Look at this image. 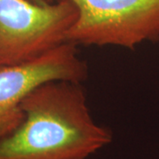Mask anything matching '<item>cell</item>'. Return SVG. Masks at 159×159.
<instances>
[{
  "mask_svg": "<svg viewBox=\"0 0 159 159\" xmlns=\"http://www.w3.org/2000/svg\"><path fill=\"white\" fill-rule=\"evenodd\" d=\"M25 118L0 142V159H89L112 141L94 119L81 83L53 80L22 102Z\"/></svg>",
  "mask_w": 159,
  "mask_h": 159,
  "instance_id": "1",
  "label": "cell"
},
{
  "mask_svg": "<svg viewBox=\"0 0 159 159\" xmlns=\"http://www.w3.org/2000/svg\"><path fill=\"white\" fill-rule=\"evenodd\" d=\"M77 16L69 0H0V69L32 61L67 42Z\"/></svg>",
  "mask_w": 159,
  "mask_h": 159,
  "instance_id": "2",
  "label": "cell"
},
{
  "mask_svg": "<svg viewBox=\"0 0 159 159\" xmlns=\"http://www.w3.org/2000/svg\"><path fill=\"white\" fill-rule=\"evenodd\" d=\"M51 1V0H50ZM78 16L66 41L134 49L159 41V0H69Z\"/></svg>",
  "mask_w": 159,
  "mask_h": 159,
  "instance_id": "3",
  "label": "cell"
},
{
  "mask_svg": "<svg viewBox=\"0 0 159 159\" xmlns=\"http://www.w3.org/2000/svg\"><path fill=\"white\" fill-rule=\"evenodd\" d=\"M76 44L66 42L32 61L0 69V142L22 123V102L37 87L53 80L81 83L88 66Z\"/></svg>",
  "mask_w": 159,
  "mask_h": 159,
  "instance_id": "4",
  "label": "cell"
},
{
  "mask_svg": "<svg viewBox=\"0 0 159 159\" xmlns=\"http://www.w3.org/2000/svg\"><path fill=\"white\" fill-rule=\"evenodd\" d=\"M32 2H34L35 4H38V5H47L49 3H51L50 0H30Z\"/></svg>",
  "mask_w": 159,
  "mask_h": 159,
  "instance_id": "5",
  "label": "cell"
}]
</instances>
